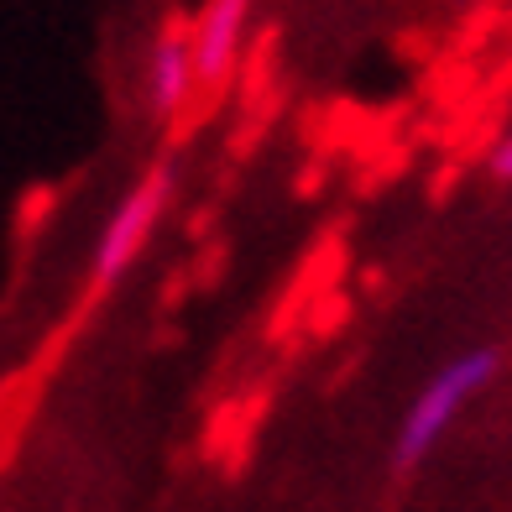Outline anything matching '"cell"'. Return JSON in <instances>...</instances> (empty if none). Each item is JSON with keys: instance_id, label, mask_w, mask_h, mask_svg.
Masks as SVG:
<instances>
[{"instance_id": "6da1fadb", "label": "cell", "mask_w": 512, "mask_h": 512, "mask_svg": "<svg viewBox=\"0 0 512 512\" xmlns=\"http://www.w3.org/2000/svg\"><path fill=\"white\" fill-rule=\"evenodd\" d=\"M497 366H502V356L492 351V345H476V351L455 356L450 366H439L434 377L418 387V398L408 403L398 434H392V471L398 476L418 471V465L429 460V450L445 439V429L455 424V413L497 377Z\"/></svg>"}, {"instance_id": "7a4b0ae2", "label": "cell", "mask_w": 512, "mask_h": 512, "mask_svg": "<svg viewBox=\"0 0 512 512\" xmlns=\"http://www.w3.org/2000/svg\"><path fill=\"white\" fill-rule=\"evenodd\" d=\"M168 199H173V162H152V168L126 189V199L115 204V215L100 230V246H95V256H89L84 304H100V298L131 272V262L147 251L157 220L168 215Z\"/></svg>"}, {"instance_id": "3957f363", "label": "cell", "mask_w": 512, "mask_h": 512, "mask_svg": "<svg viewBox=\"0 0 512 512\" xmlns=\"http://www.w3.org/2000/svg\"><path fill=\"white\" fill-rule=\"evenodd\" d=\"M199 95L194 79V21L168 11L162 27L152 37V58H147V110L157 115L162 126H173L189 100Z\"/></svg>"}, {"instance_id": "277c9868", "label": "cell", "mask_w": 512, "mask_h": 512, "mask_svg": "<svg viewBox=\"0 0 512 512\" xmlns=\"http://www.w3.org/2000/svg\"><path fill=\"white\" fill-rule=\"evenodd\" d=\"M246 16H251V0H204V11L194 16V79L204 105L220 100L230 74H236Z\"/></svg>"}, {"instance_id": "5b68a950", "label": "cell", "mask_w": 512, "mask_h": 512, "mask_svg": "<svg viewBox=\"0 0 512 512\" xmlns=\"http://www.w3.org/2000/svg\"><path fill=\"white\" fill-rule=\"evenodd\" d=\"M351 293H340V288H330V293H319L314 298V309H309V335H319V340H330V335H340L345 324H351Z\"/></svg>"}, {"instance_id": "8992f818", "label": "cell", "mask_w": 512, "mask_h": 512, "mask_svg": "<svg viewBox=\"0 0 512 512\" xmlns=\"http://www.w3.org/2000/svg\"><path fill=\"white\" fill-rule=\"evenodd\" d=\"M42 209H53V189H32L27 199H21V241L42 225Z\"/></svg>"}, {"instance_id": "52a82bcc", "label": "cell", "mask_w": 512, "mask_h": 512, "mask_svg": "<svg viewBox=\"0 0 512 512\" xmlns=\"http://www.w3.org/2000/svg\"><path fill=\"white\" fill-rule=\"evenodd\" d=\"M492 173L502 178V183H512V131L497 142V152H492Z\"/></svg>"}, {"instance_id": "ba28073f", "label": "cell", "mask_w": 512, "mask_h": 512, "mask_svg": "<svg viewBox=\"0 0 512 512\" xmlns=\"http://www.w3.org/2000/svg\"><path fill=\"white\" fill-rule=\"evenodd\" d=\"M314 189H319V168H309V173H304V183H298V194H304V199H309Z\"/></svg>"}]
</instances>
